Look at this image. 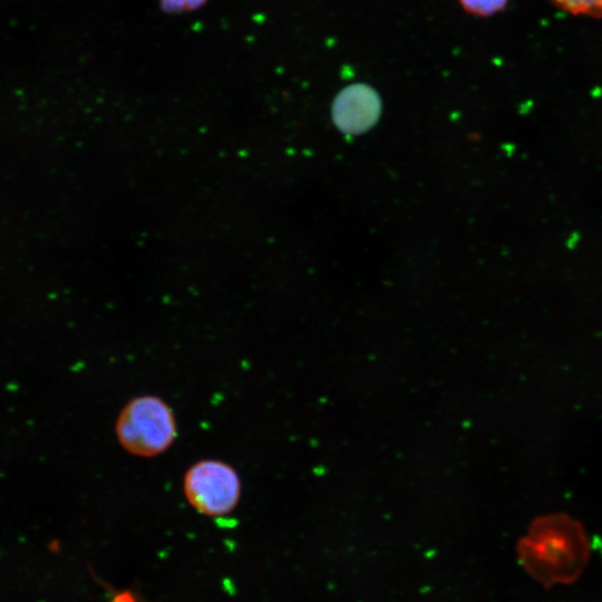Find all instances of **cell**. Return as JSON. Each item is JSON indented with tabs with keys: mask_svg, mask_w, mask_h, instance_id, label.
Wrapping results in <instances>:
<instances>
[{
	"mask_svg": "<svg viewBox=\"0 0 602 602\" xmlns=\"http://www.w3.org/2000/svg\"><path fill=\"white\" fill-rule=\"evenodd\" d=\"M517 552L523 567L547 586L574 581L589 560V545L582 526L564 514L533 521Z\"/></svg>",
	"mask_w": 602,
	"mask_h": 602,
	"instance_id": "1",
	"label": "cell"
},
{
	"mask_svg": "<svg viewBox=\"0 0 602 602\" xmlns=\"http://www.w3.org/2000/svg\"><path fill=\"white\" fill-rule=\"evenodd\" d=\"M115 435L122 448L133 456H158L175 441L174 412L157 396L134 397L120 409L115 421Z\"/></svg>",
	"mask_w": 602,
	"mask_h": 602,
	"instance_id": "2",
	"label": "cell"
},
{
	"mask_svg": "<svg viewBox=\"0 0 602 602\" xmlns=\"http://www.w3.org/2000/svg\"><path fill=\"white\" fill-rule=\"evenodd\" d=\"M183 492L197 513L222 517L236 508L242 484L232 465L220 459H201L184 473Z\"/></svg>",
	"mask_w": 602,
	"mask_h": 602,
	"instance_id": "3",
	"label": "cell"
},
{
	"mask_svg": "<svg viewBox=\"0 0 602 602\" xmlns=\"http://www.w3.org/2000/svg\"><path fill=\"white\" fill-rule=\"evenodd\" d=\"M381 114V99L375 88L351 84L336 96L331 116L336 127L348 135H360L371 129Z\"/></svg>",
	"mask_w": 602,
	"mask_h": 602,
	"instance_id": "4",
	"label": "cell"
},
{
	"mask_svg": "<svg viewBox=\"0 0 602 602\" xmlns=\"http://www.w3.org/2000/svg\"><path fill=\"white\" fill-rule=\"evenodd\" d=\"M557 8L574 16L602 18V0H550Z\"/></svg>",
	"mask_w": 602,
	"mask_h": 602,
	"instance_id": "5",
	"label": "cell"
},
{
	"mask_svg": "<svg viewBox=\"0 0 602 602\" xmlns=\"http://www.w3.org/2000/svg\"><path fill=\"white\" fill-rule=\"evenodd\" d=\"M508 0H459L466 12L488 17L505 8Z\"/></svg>",
	"mask_w": 602,
	"mask_h": 602,
	"instance_id": "6",
	"label": "cell"
},
{
	"mask_svg": "<svg viewBox=\"0 0 602 602\" xmlns=\"http://www.w3.org/2000/svg\"><path fill=\"white\" fill-rule=\"evenodd\" d=\"M206 0H161L162 8L167 12L194 10Z\"/></svg>",
	"mask_w": 602,
	"mask_h": 602,
	"instance_id": "7",
	"label": "cell"
},
{
	"mask_svg": "<svg viewBox=\"0 0 602 602\" xmlns=\"http://www.w3.org/2000/svg\"><path fill=\"white\" fill-rule=\"evenodd\" d=\"M110 602H137V598L134 596L129 591H126L116 595Z\"/></svg>",
	"mask_w": 602,
	"mask_h": 602,
	"instance_id": "8",
	"label": "cell"
}]
</instances>
